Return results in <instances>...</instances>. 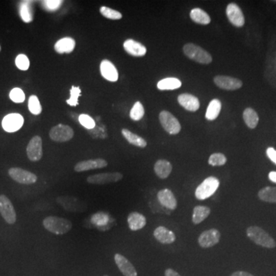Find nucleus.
<instances>
[{"instance_id": "f257e3e1", "label": "nucleus", "mask_w": 276, "mask_h": 276, "mask_svg": "<svg viewBox=\"0 0 276 276\" xmlns=\"http://www.w3.org/2000/svg\"><path fill=\"white\" fill-rule=\"evenodd\" d=\"M45 230L56 235H63L68 233L72 228L71 221L58 216H48L43 220Z\"/></svg>"}, {"instance_id": "f3484780", "label": "nucleus", "mask_w": 276, "mask_h": 276, "mask_svg": "<svg viewBox=\"0 0 276 276\" xmlns=\"http://www.w3.org/2000/svg\"><path fill=\"white\" fill-rule=\"evenodd\" d=\"M158 199L163 207L170 210H176L178 207V201L171 190L169 189H163L158 193Z\"/></svg>"}, {"instance_id": "39448f33", "label": "nucleus", "mask_w": 276, "mask_h": 276, "mask_svg": "<svg viewBox=\"0 0 276 276\" xmlns=\"http://www.w3.org/2000/svg\"><path fill=\"white\" fill-rule=\"evenodd\" d=\"M159 120L163 128L172 135L179 134L181 130V125L179 120L167 111H163L160 113Z\"/></svg>"}, {"instance_id": "f03ea898", "label": "nucleus", "mask_w": 276, "mask_h": 276, "mask_svg": "<svg viewBox=\"0 0 276 276\" xmlns=\"http://www.w3.org/2000/svg\"><path fill=\"white\" fill-rule=\"evenodd\" d=\"M246 234L256 245L268 248H274L276 246V242L274 239L260 227H248L247 229Z\"/></svg>"}, {"instance_id": "a19ab883", "label": "nucleus", "mask_w": 276, "mask_h": 276, "mask_svg": "<svg viewBox=\"0 0 276 276\" xmlns=\"http://www.w3.org/2000/svg\"><path fill=\"white\" fill-rule=\"evenodd\" d=\"M62 1L59 0H48V1H43L42 5L45 7V10L48 11H55L57 10L62 5Z\"/></svg>"}, {"instance_id": "6e6552de", "label": "nucleus", "mask_w": 276, "mask_h": 276, "mask_svg": "<svg viewBox=\"0 0 276 276\" xmlns=\"http://www.w3.org/2000/svg\"><path fill=\"white\" fill-rule=\"evenodd\" d=\"M0 213L7 223L12 225L16 222V210L11 201L5 195H0Z\"/></svg>"}, {"instance_id": "37998d69", "label": "nucleus", "mask_w": 276, "mask_h": 276, "mask_svg": "<svg viewBox=\"0 0 276 276\" xmlns=\"http://www.w3.org/2000/svg\"><path fill=\"white\" fill-rule=\"evenodd\" d=\"M165 276H181L179 273L177 272L175 270L172 268H167L165 271Z\"/></svg>"}, {"instance_id": "72a5a7b5", "label": "nucleus", "mask_w": 276, "mask_h": 276, "mask_svg": "<svg viewBox=\"0 0 276 276\" xmlns=\"http://www.w3.org/2000/svg\"><path fill=\"white\" fill-rule=\"evenodd\" d=\"M28 106L30 112L34 115H39L42 112V105H41L40 102L36 95L30 96V99H29Z\"/></svg>"}, {"instance_id": "e433bc0d", "label": "nucleus", "mask_w": 276, "mask_h": 276, "mask_svg": "<svg viewBox=\"0 0 276 276\" xmlns=\"http://www.w3.org/2000/svg\"><path fill=\"white\" fill-rule=\"evenodd\" d=\"M70 98L66 101L70 106H77L79 105V97L81 95V89L79 87L72 86L70 90Z\"/></svg>"}, {"instance_id": "49530a36", "label": "nucleus", "mask_w": 276, "mask_h": 276, "mask_svg": "<svg viewBox=\"0 0 276 276\" xmlns=\"http://www.w3.org/2000/svg\"><path fill=\"white\" fill-rule=\"evenodd\" d=\"M104 276H108V274H105Z\"/></svg>"}, {"instance_id": "7ed1b4c3", "label": "nucleus", "mask_w": 276, "mask_h": 276, "mask_svg": "<svg viewBox=\"0 0 276 276\" xmlns=\"http://www.w3.org/2000/svg\"><path fill=\"white\" fill-rule=\"evenodd\" d=\"M184 53L187 57L194 62L200 64H210L213 61L211 55L206 51L204 48H201L199 45H195L193 43H187L184 45Z\"/></svg>"}, {"instance_id": "412c9836", "label": "nucleus", "mask_w": 276, "mask_h": 276, "mask_svg": "<svg viewBox=\"0 0 276 276\" xmlns=\"http://www.w3.org/2000/svg\"><path fill=\"white\" fill-rule=\"evenodd\" d=\"M128 222L129 228L132 231H137L145 227L147 224V219L141 213L132 212L128 215Z\"/></svg>"}, {"instance_id": "79ce46f5", "label": "nucleus", "mask_w": 276, "mask_h": 276, "mask_svg": "<svg viewBox=\"0 0 276 276\" xmlns=\"http://www.w3.org/2000/svg\"><path fill=\"white\" fill-rule=\"evenodd\" d=\"M266 155L268 158L276 164V150H274L273 147H268L266 150Z\"/></svg>"}, {"instance_id": "b1692460", "label": "nucleus", "mask_w": 276, "mask_h": 276, "mask_svg": "<svg viewBox=\"0 0 276 276\" xmlns=\"http://www.w3.org/2000/svg\"><path fill=\"white\" fill-rule=\"evenodd\" d=\"M173 167L172 164L166 160H159L155 165V171L157 176L161 179H166L171 173Z\"/></svg>"}, {"instance_id": "1a4fd4ad", "label": "nucleus", "mask_w": 276, "mask_h": 276, "mask_svg": "<svg viewBox=\"0 0 276 276\" xmlns=\"http://www.w3.org/2000/svg\"><path fill=\"white\" fill-rule=\"evenodd\" d=\"M122 179H123L122 173L114 172V173H103L91 175L87 178V182L91 184L105 185V184L118 182Z\"/></svg>"}, {"instance_id": "4be33fe9", "label": "nucleus", "mask_w": 276, "mask_h": 276, "mask_svg": "<svg viewBox=\"0 0 276 276\" xmlns=\"http://www.w3.org/2000/svg\"><path fill=\"white\" fill-rule=\"evenodd\" d=\"M155 239L162 244H171L176 240V236L173 232L164 227H159L154 232Z\"/></svg>"}, {"instance_id": "ddd939ff", "label": "nucleus", "mask_w": 276, "mask_h": 276, "mask_svg": "<svg viewBox=\"0 0 276 276\" xmlns=\"http://www.w3.org/2000/svg\"><path fill=\"white\" fill-rule=\"evenodd\" d=\"M214 83L221 89L235 91L242 86V82L230 76H218L214 78Z\"/></svg>"}, {"instance_id": "473e14b6", "label": "nucleus", "mask_w": 276, "mask_h": 276, "mask_svg": "<svg viewBox=\"0 0 276 276\" xmlns=\"http://www.w3.org/2000/svg\"><path fill=\"white\" fill-rule=\"evenodd\" d=\"M144 115V108L142 104L140 102H137L134 104L133 108H131V111H130V117L133 120H140L143 118Z\"/></svg>"}, {"instance_id": "dca6fc26", "label": "nucleus", "mask_w": 276, "mask_h": 276, "mask_svg": "<svg viewBox=\"0 0 276 276\" xmlns=\"http://www.w3.org/2000/svg\"><path fill=\"white\" fill-rule=\"evenodd\" d=\"M107 166H108V162L105 160L97 158V159L81 161L74 166V169L76 172H84L95 170V169L104 168Z\"/></svg>"}, {"instance_id": "cd10ccee", "label": "nucleus", "mask_w": 276, "mask_h": 276, "mask_svg": "<svg viewBox=\"0 0 276 276\" xmlns=\"http://www.w3.org/2000/svg\"><path fill=\"white\" fill-rule=\"evenodd\" d=\"M210 214V209L205 206H197L193 209V222L195 225L205 220Z\"/></svg>"}, {"instance_id": "bb28decb", "label": "nucleus", "mask_w": 276, "mask_h": 276, "mask_svg": "<svg viewBox=\"0 0 276 276\" xmlns=\"http://www.w3.org/2000/svg\"><path fill=\"white\" fill-rule=\"evenodd\" d=\"M222 108V103L219 99H213L209 104L206 112V118L209 120H213L217 118Z\"/></svg>"}, {"instance_id": "2f4dec72", "label": "nucleus", "mask_w": 276, "mask_h": 276, "mask_svg": "<svg viewBox=\"0 0 276 276\" xmlns=\"http://www.w3.org/2000/svg\"><path fill=\"white\" fill-rule=\"evenodd\" d=\"M259 197L264 202L276 203V187H267L259 192Z\"/></svg>"}, {"instance_id": "4468645a", "label": "nucleus", "mask_w": 276, "mask_h": 276, "mask_svg": "<svg viewBox=\"0 0 276 276\" xmlns=\"http://www.w3.org/2000/svg\"><path fill=\"white\" fill-rule=\"evenodd\" d=\"M221 234L216 229L203 232L198 239L199 245L203 248H210L216 245L220 240Z\"/></svg>"}, {"instance_id": "423d86ee", "label": "nucleus", "mask_w": 276, "mask_h": 276, "mask_svg": "<svg viewBox=\"0 0 276 276\" xmlns=\"http://www.w3.org/2000/svg\"><path fill=\"white\" fill-rule=\"evenodd\" d=\"M49 137L53 141L56 142H67L72 139L74 131L68 125L60 124L53 127L50 130Z\"/></svg>"}, {"instance_id": "9b49d317", "label": "nucleus", "mask_w": 276, "mask_h": 276, "mask_svg": "<svg viewBox=\"0 0 276 276\" xmlns=\"http://www.w3.org/2000/svg\"><path fill=\"white\" fill-rule=\"evenodd\" d=\"M27 152L29 159L33 162H36L42 159L43 155L42 141L39 136H35L32 138L27 146Z\"/></svg>"}, {"instance_id": "58836bf2", "label": "nucleus", "mask_w": 276, "mask_h": 276, "mask_svg": "<svg viewBox=\"0 0 276 276\" xmlns=\"http://www.w3.org/2000/svg\"><path fill=\"white\" fill-rule=\"evenodd\" d=\"M10 97L15 103H22L26 99L25 93L21 88H15L10 91Z\"/></svg>"}, {"instance_id": "9d476101", "label": "nucleus", "mask_w": 276, "mask_h": 276, "mask_svg": "<svg viewBox=\"0 0 276 276\" xmlns=\"http://www.w3.org/2000/svg\"><path fill=\"white\" fill-rule=\"evenodd\" d=\"M24 124V118L18 113L7 114L3 119L2 126L4 131L8 133H14L21 129Z\"/></svg>"}, {"instance_id": "5701e85b", "label": "nucleus", "mask_w": 276, "mask_h": 276, "mask_svg": "<svg viewBox=\"0 0 276 276\" xmlns=\"http://www.w3.org/2000/svg\"><path fill=\"white\" fill-rule=\"evenodd\" d=\"M76 48V41L72 38L66 37L59 39L56 45L55 50L59 54L71 53Z\"/></svg>"}, {"instance_id": "ea45409f", "label": "nucleus", "mask_w": 276, "mask_h": 276, "mask_svg": "<svg viewBox=\"0 0 276 276\" xmlns=\"http://www.w3.org/2000/svg\"><path fill=\"white\" fill-rule=\"evenodd\" d=\"M16 65L19 69L22 70V71H27L30 68V59L26 55H19L16 59Z\"/></svg>"}, {"instance_id": "0eeeda50", "label": "nucleus", "mask_w": 276, "mask_h": 276, "mask_svg": "<svg viewBox=\"0 0 276 276\" xmlns=\"http://www.w3.org/2000/svg\"><path fill=\"white\" fill-rule=\"evenodd\" d=\"M9 175L13 181L25 185L35 184L38 180L37 176L34 173L19 167L10 168L9 170Z\"/></svg>"}, {"instance_id": "2eb2a0df", "label": "nucleus", "mask_w": 276, "mask_h": 276, "mask_svg": "<svg viewBox=\"0 0 276 276\" xmlns=\"http://www.w3.org/2000/svg\"><path fill=\"white\" fill-rule=\"evenodd\" d=\"M114 261L120 272L124 276H137L135 268L131 262L124 256L119 253L114 255Z\"/></svg>"}, {"instance_id": "f704fd0d", "label": "nucleus", "mask_w": 276, "mask_h": 276, "mask_svg": "<svg viewBox=\"0 0 276 276\" xmlns=\"http://www.w3.org/2000/svg\"><path fill=\"white\" fill-rule=\"evenodd\" d=\"M100 13L104 17L112 20H118L122 18V14L117 10H112L106 7H102L100 8Z\"/></svg>"}, {"instance_id": "a878e982", "label": "nucleus", "mask_w": 276, "mask_h": 276, "mask_svg": "<svg viewBox=\"0 0 276 276\" xmlns=\"http://www.w3.org/2000/svg\"><path fill=\"white\" fill-rule=\"evenodd\" d=\"M190 16L193 22L201 25H208L211 22L210 16L199 8L193 9L190 11Z\"/></svg>"}, {"instance_id": "f8f14e48", "label": "nucleus", "mask_w": 276, "mask_h": 276, "mask_svg": "<svg viewBox=\"0 0 276 276\" xmlns=\"http://www.w3.org/2000/svg\"><path fill=\"white\" fill-rule=\"evenodd\" d=\"M227 18H228L232 25L240 28L245 24V17L239 6L236 4H230L227 7Z\"/></svg>"}, {"instance_id": "aec40b11", "label": "nucleus", "mask_w": 276, "mask_h": 276, "mask_svg": "<svg viewBox=\"0 0 276 276\" xmlns=\"http://www.w3.org/2000/svg\"><path fill=\"white\" fill-rule=\"evenodd\" d=\"M178 101L183 108L192 112L197 111L200 106L199 99L193 94H187V93L180 94L178 96Z\"/></svg>"}, {"instance_id": "c85d7f7f", "label": "nucleus", "mask_w": 276, "mask_h": 276, "mask_svg": "<svg viewBox=\"0 0 276 276\" xmlns=\"http://www.w3.org/2000/svg\"><path fill=\"white\" fill-rule=\"evenodd\" d=\"M182 85L181 81L176 78H167L162 79L158 83V88L161 91L175 90L180 88Z\"/></svg>"}, {"instance_id": "c03bdc74", "label": "nucleus", "mask_w": 276, "mask_h": 276, "mask_svg": "<svg viewBox=\"0 0 276 276\" xmlns=\"http://www.w3.org/2000/svg\"><path fill=\"white\" fill-rule=\"evenodd\" d=\"M230 276H253V274L247 272V271H238L236 272L233 273Z\"/></svg>"}, {"instance_id": "c9c22d12", "label": "nucleus", "mask_w": 276, "mask_h": 276, "mask_svg": "<svg viewBox=\"0 0 276 276\" xmlns=\"http://www.w3.org/2000/svg\"><path fill=\"white\" fill-rule=\"evenodd\" d=\"M227 158H225V156L223 154L216 153L213 154V155H212L210 157L208 163L210 165L216 167V166L224 165V164H225V163H227Z\"/></svg>"}, {"instance_id": "7c9ffc66", "label": "nucleus", "mask_w": 276, "mask_h": 276, "mask_svg": "<svg viewBox=\"0 0 276 276\" xmlns=\"http://www.w3.org/2000/svg\"><path fill=\"white\" fill-rule=\"evenodd\" d=\"M19 14L23 22L29 23L33 20V12L30 2H22L19 6Z\"/></svg>"}, {"instance_id": "a211bd4d", "label": "nucleus", "mask_w": 276, "mask_h": 276, "mask_svg": "<svg viewBox=\"0 0 276 276\" xmlns=\"http://www.w3.org/2000/svg\"><path fill=\"white\" fill-rule=\"evenodd\" d=\"M123 48L127 53L135 57H142L147 53V48L144 45L133 39H127L123 42Z\"/></svg>"}, {"instance_id": "393cba45", "label": "nucleus", "mask_w": 276, "mask_h": 276, "mask_svg": "<svg viewBox=\"0 0 276 276\" xmlns=\"http://www.w3.org/2000/svg\"><path fill=\"white\" fill-rule=\"evenodd\" d=\"M121 134L124 137L125 139H126L130 144H132V145L141 147V148H144V147H147V141H146L143 137L134 134V133L130 131L129 130H122Z\"/></svg>"}, {"instance_id": "a18cd8bd", "label": "nucleus", "mask_w": 276, "mask_h": 276, "mask_svg": "<svg viewBox=\"0 0 276 276\" xmlns=\"http://www.w3.org/2000/svg\"><path fill=\"white\" fill-rule=\"evenodd\" d=\"M268 179L271 181V182L274 183L276 184V172L271 171L270 172L269 174H268Z\"/></svg>"}, {"instance_id": "20e7f679", "label": "nucleus", "mask_w": 276, "mask_h": 276, "mask_svg": "<svg viewBox=\"0 0 276 276\" xmlns=\"http://www.w3.org/2000/svg\"><path fill=\"white\" fill-rule=\"evenodd\" d=\"M219 187V181L215 177L207 178L202 184H199L195 192L196 199L204 200L208 199L216 193Z\"/></svg>"}, {"instance_id": "c756f323", "label": "nucleus", "mask_w": 276, "mask_h": 276, "mask_svg": "<svg viewBox=\"0 0 276 276\" xmlns=\"http://www.w3.org/2000/svg\"><path fill=\"white\" fill-rule=\"evenodd\" d=\"M243 119L245 124L251 129L256 128L259 123V116L256 111L251 108H247L244 111Z\"/></svg>"}, {"instance_id": "de8ad7c7", "label": "nucleus", "mask_w": 276, "mask_h": 276, "mask_svg": "<svg viewBox=\"0 0 276 276\" xmlns=\"http://www.w3.org/2000/svg\"><path fill=\"white\" fill-rule=\"evenodd\" d=\"M0 52H1V46H0Z\"/></svg>"}, {"instance_id": "6ab92c4d", "label": "nucleus", "mask_w": 276, "mask_h": 276, "mask_svg": "<svg viewBox=\"0 0 276 276\" xmlns=\"http://www.w3.org/2000/svg\"><path fill=\"white\" fill-rule=\"evenodd\" d=\"M100 71L102 77L111 82H115L118 80V72L114 64L110 61L105 60L101 62Z\"/></svg>"}, {"instance_id": "4c0bfd02", "label": "nucleus", "mask_w": 276, "mask_h": 276, "mask_svg": "<svg viewBox=\"0 0 276 276\" xmlns=\"http://www.w3.org/2000/svg\"><path fill=\"white\" fill-rule=\"evenodd\" d=\"M79 120L81 124L84 127V128L89 130L94 129L95 128V121H94V119L92 117H90L89 115L86 114H82L81 115H79Z\"/></svg>"}]
</instances>
